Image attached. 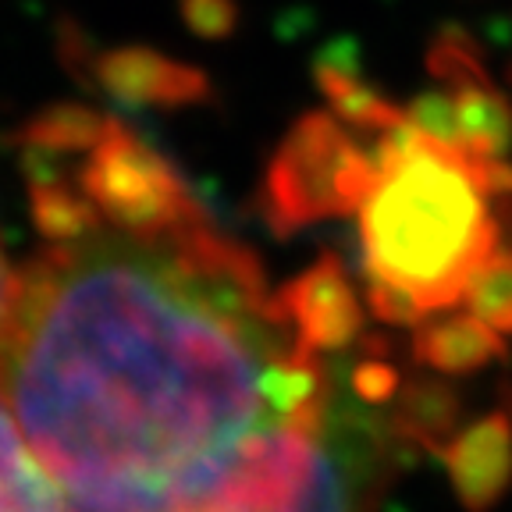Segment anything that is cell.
<instances>
[{
	"label": "cell",
	"mask_w": 512,
	"mask_h": 512,
	"mask_svg": "<svg viewBox=\"0 0 512 512\" xmlns=\"http://www.w3.org/2000/svg\"><path fill=\"white\" fill-rule=\"evenodd\" d=\"M11 296H15V271H11L8 256H4V246H0V324L8 317Z\"/></svg>",
	"instance_id": "4"
},
{
	"label": "cell",
	"mask_w": 512,
	"mask_h": 512,
	"mask_svg": "<svg viewBox=\"0 0 512 512\" xmlns=\"http://www.w3.org/2000/svg\"><path fill=\"white\" fill-rule=\"evenodd\" d=\"M0 512H64L54 480L32 456L8 402L0 399Z\"/></svg>",
	"instance_id": "3"
},
{
	"label": "cell",
	"mask_w": 512,
	"mask_h": 512,
	"mask_svg": "<svg viewBox=\"0 0 512 512\" xmlns=\"http://www.w3.org/2000/svg\"><path fill=\"white\" fill-rule=\"evenodd\" d=\"M395 377L374 363H342L303 488L278 512H377L399 456Z\"/></svg>",
	"instance_id": "2"
},
{
	"label": "cell",
	"mask_w": 512,
	"mask_h": 512,
	"mask_svg": "<svg viewBox=\"0 0 512 512\" xmlns=\"http://www.w3.org/2000/svg\"><path fill=\"white\" fill-rule=\"evenodd\" d=\"M36 249L0 324V399L64 512H278L313 463L352 299L274 288L118 118L22 132Z\"/></svg>",
	"instance_id": "1"
}]
</instances>
